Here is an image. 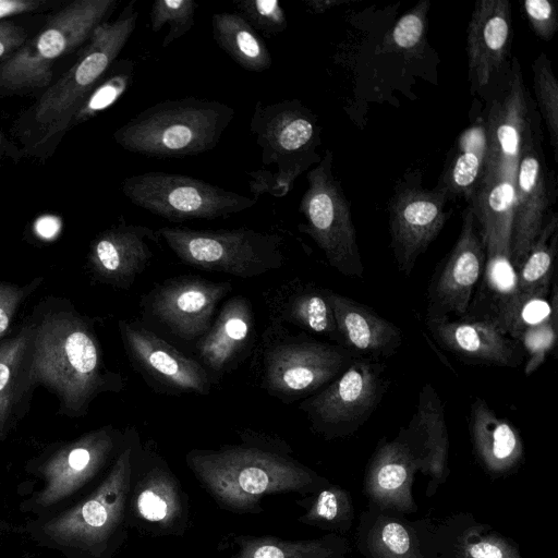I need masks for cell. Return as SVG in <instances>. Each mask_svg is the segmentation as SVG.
<instances>
[{"label": "cell", "instance_id": "3957f363", "mask_svg": "<svg viewBox=\"0 0 558 558\" xmlns=\"http://www.w3.org/2000/svg\"><path fill=\"white\" fill-rule=\"evenodd\" d=\"M186 461L215 499L235 511H251L265 495L301 492L312 483L310 470L295 460L255 446L193 450Z\"/></svg>", "mask_w": 558, "mask_h": 558}, {"label": "cell", "instance_id": "f35d334b", "mask_svg": "<svg viewBox=\"0 0 558 558\" xmlns=\"http://www.w3.org/2000/svg\"><path fill=\"white\" fill-rule=\"evenodd\" d=\"M234 4L239 14L264 36H277L288 26L284 9L277 0H239Z\"/></svg>", "mask_w": 558, "mask_h": 558}, {"label": "cell", "instance_id": "8d00e7d4", "mask_svg": "<svg viewBox=\"0 0 558 558\" xmlns=\"http://www.w3.org/2000/svg\"><path fill=\"white\" fill-rule=\"evenodd\" d=\"M197 7L194 0H157L153 3L149 12L150 29L157 33L168 26L162 48L169 47L192 29Z\"/></svg>", "mask_w": 558, "mask_h": 558}, {"label": "cell", "instance_id": "83f0119b", "mask_svg": "<svg viewBox=\"0 0 558 558\" xmlns=\"http://www.w3.org/2000/svg\"><path fill=\"white\" fill-rule=\"evenodd\" d=\"M34 325L0 342V432L11 422L17 404L32 387L29 367Z\"/></svg>", "mask_w": 558, "mask_h": 558}, {"label": "cell", "instance_id": "2e32d148", "mask_svg": "<svg viewBox=\"0 0 558 558\" xmlns=\"http://www.w3.org/2000/svg\"><path fill=\"white\" fill-rule=\"evenodd\" d=\"M517 59L513 60L506 89L490 106L485 120L487 159L485 173L515 177L520 155L538 128ZM484 173V174H485Z\"/></svg>", "mask_w": 558, "mask_h": 558}, {"label": "cell", "instance_id": "e0dca14e", "mask_svg": "<svg viewBox=\"0 0 558 558\" xmlns=\"http://www.w3.org/2000/svg\"><path fill=\"white\" fill-rule=\"evenodd\" d=\"M550 202L542 134L537 128L525 143L515 170L510 243L512 267L519 268L530 252L550 214Z\"/></svg>", "mask_w": 558, "mask_h": 558}, {"label": "cell", "instance_id": "8fae6325", "mask_svg": "<svg viewBox=\"0 0 558 558\" xmlns=\"http://www.w3.org/2000/svg\"><path fill=\"white\" fill-rule=\"evenodd\" d=\"M351 362L349 350L339 344L289 337L265 351L263 387L270 396L291 402L328 385Z\"/></svg>", "mask_w": 558, "mask_h": 558}, {"label": "cell", "instance_id": "74e56055", "mask_svg": "<svg viewBox=\"0 0 558 558\" xmlns=\"http://www.w3.org/2000/svg\"><path fill=\"white\" fill-rule=\"evenodd\" d=\"M549 306V315L529 326L519 338L529 354L524 368L526 375L536 371L557 341L558 292L556 282L553 284Z\"/></svg>", "mask_w": 558, "mask_h": 558}, {"label": "cell", "instance_id": "ab89813d", "mask_svg": "<svg viewBox=\"0 0 558 558\" xmlns=\"http://www.w3.org/2000/svg\"><path fill=\"white\" fill-rule=\"evenodd\" d=\"M429 1L424 0L403 14L392 28L391 45L400 50H413L424 40Z\"/></svg>", "mask_w": 558, "mask_h": 558}, {"label": "cell", "instance_id": "5bb4252c", "mask_svg": "<svg viewBox=\"0 0 558 558\" xmlns=\"http://www.w3.org/2000/svg\"><path fill=\"white\" fill-rule=\"evenodd\" d=\"M131 448H125L98 489L82 504L50 521L45 531L60 543L94 546L120 522L131 482Z\"/></svg>", "mask_w": 558, "mask_h": 558}, {"label": "cell", "instance_id": "277c9868", "mask_svg": "<svg viewBox=\"0 0 558 558\" xmlns=\"http://www.w3.org/2000/svg\"><path fill=\"white\" fill-rule=\"evenodd\" d=\"M250 132L262 150L263 166H275L276 172L258 170L250 173V189L258 197L268 193L286 196L295 180L322 157L320 128L316 116L299 99L272 104L257 101L250 121Z\"/></svg>", "mask_w": 558, "mask_h": 558}, {"label": "cell", "instance_id": "ba28073f", "mask_svg": "<svg viewBox=\"0 0 558 558\" xmlns=\"http://www.w3.org/2000/svg\"><path fill=\"white\" fill-rule=\"evenodd\" d=\"M332 165V151L327 149L320 161L307 171V189L299 205L305 222L298 229L316 243L338 272L361 277L364 267L350 203L333 174Z\"/></svg>", "mask_w": 558, "mask_h": 558}, {"label": "cell", "instance_id": "d6986e66", "mask_svg": "<svg viewBox=\"0 0 558 558\" xmlns=\"http://www.w3.org/2000/svg\"><path fill=\"white\" fill-rule=\"evenodd\" d=\"M157 230L142 225H118L96 236L88 263L94 275L118 288H130L153 257L149 242L158 241Z\"/></svg>", "mask_w": 558, "mask_h": 558}, {"label": "cell", "instance_id": "60d3db41", "mask_svg": "<svg viewBox=\"0 0 558 558\" xmlns=\"http://www.w3.org/2000/svg\"><path fill=\"white\" fill-rule=\"evenodd\" d=\"M524 14L534 31L542 39L550 40L558 28V16L555 4L549 0H525Z\"/></svg>", "mask_w": 558, "mask_h": 558}, {"label": "cell", "instance_id": "f546056e", "mask_svg": "<svg viewBox=\"0 0 558 558\" xmlns=\"http://www.w3.org/2000/svg\"><path fill=\"white\" fill-rule=\"evenodd\" d=\"M558 217L550 213L526 257L518 268L514 287L518 293L545 299L551 283L557 252Z\"/></svg>", "mask_w": 558, "mask_h": 558}, {"label": "cell", "instance_id": "c3c4849f", "mask_svg": "<svg viewBox=\"0 0 558 558\" xmlns=\"http://www.w3.org/2000/svg\"><path fill=\"white\" fill-rule=\"evenodd\" d=\"M337 0H310L306 1L307 7L315 13H323L333 5L339 4Z\"/></svg>", "mask_w": 558, "mask_h": 558}, {"label": "cell", "instance_id": "9c48e42d", "mask_svg": "<svg viewBox=\"0 0 558 558\" xmlns=\"http://www.w3.org/2000/svg\"><path fill=\"white\" fill-rule=\"evenodd\" d=\"M124 196L137 207L167 220H213L252 208L256 197H247L181 173L149 171L126 178Z\"/></svg>", "mask_w": 558, "mask_h": 558}, {"label": "cell", "instance_id": "d4e9b609", "mask_svg": "<svg viewBox=\"0 0 558 558\" xmlns=\"http://www.w3.org/2000/svg\"><path fill=\"white\" fill-rule=\"evenodd\" d=\"M469 205L480 225L486 257L510 258L514 177L485 173Z\"/></svg>", "mask_w": 558, "mask_h": 558}, {"label": "cell", "instance_id": "52a82bcc", "mask_svg": "<svg viewBox=\"0 0 558 558\" xmlns=\"http://www.w3.org/2000/svg\"><path fill=\"white\" fill-rule=\"evenodd\" d=\"M157 232L182 263L202 270L246 279L278 269L284 260L282 240L274 233L182 227H161Z\"/></svg>", "mask_w": 558, "mask_h": 558}, {"label": "cell", "instance_id": "7402d4cb", "mask_svg": "<svg viewBox=\"0 0 558 558\" xmlns=\"http://www.w3.org/2000/svg\"><path fill=\"white\" fill-rule=\"evenodd\" d=\"M427 327L445 348L462 357L509 367L522 359L520 348L489 318L450 320L429 313Z\"/></svg>", "mask_w": 558, "mask_h": 558}, {"label": "cell", "instance_id": "e575fe53", "mask_svg": "<svg viewBox=\"0 0 558 558\" xmlns=\"http://www.w3.org/2000/svg\"><path fill=\"white\" fill-rule=\"evenodd\" d=\"M532 70L536 102L549 134L555 160L558 161V81L544 52L537 54Z\"/></svg>", "mask_w": 558, "mask_h": 558}, {"label": "cell", "instance_id": "7a4b0ae2", "mask_svg": "<svg viewBox=\"0 0 558 558\" xmlns=\"http://www.w3.org/2000/svg\"><path fill=\"white\" fill-rule=\"evenodd\" d=\"M233 117V108L218 100L167 99L130 119L113 138L123 149L149 158L192 157L214 149Z\"/></svg>", "mask_w": 558, "mask_h": 558}, {"label": "cell", "instance_id": "7bdbcfd3", "mask_svg": "<svg viewBox=\"0 0 558 558\" xmlns=\"http://www.w3.org/2000/svg\"><path fill=\"white\" fill-rule=\"evenodd\" d=\"M342 496L336 489L323 490L313 507L306 514L310 522L324 521L332 522L339 518L342 511Z\"/></svg>", "mask_w": 558, "mask_h": 558}, {"label": "cell", "instance_id": "9a60e30c", "mask_svg": "<svg viewBox=\"0 0 558 558\" xmlns=\"http://www.w3.org/2000/svg\"><path fill=\"white\" fill-rule=\"evenodd\" d=\"M231 290L228 281L175 277L151 290L143 300L144 308L174 336L199 339L211 326L217 305Z\"/></svg>", "mask_w": 558, "mask_h": 558}, {"label": "cell", "instance_id": "d6a6232c", "mask_svg": "<svg viewBox=\"0 0 558 558\" xmlns=\"http://www.w3.org/2000/svg\"><path fill=\"white\" fill-rule=\"evenodd\" d=\"M138 514L153 523L169 525L181 512L177 482L162 469L150 471L140 483L136 496Z\"/></svg>", "mask_w": 558, "mask_h": 558}, {"label": "cell", "instance_id": "f1b7e54d", "mask_svg": "<svg viewBox=\"0 0 558 558\" xmlns=\"http://www.w3.org/2000/svg\"><path fill=\"white\" fill-rule=\"evenodd\" d=\"M211 29L219 48L244 70L259 73L271 68L272 58L266 44L239 13H215Z\"/></svg>", "mask_w": 558, "mask_h": 558}, {"label": "cell", "instance_id": "4316f807", "mask_svg": "<svg viewBox=\"0 0 558 558\" xmlns=\"http://www.w3.org/2000/svg\"><path fill=\"white\" fill-rule=\"evenodd\" d=\"M470 430L475 449L485 463L494 469L512 465L522 454L517 429L477 398L471 407Z\"/></svg>", "mask_w": 558, "mask_h": 558}, {"label": "cell", "instance_id": "ee69618b", "mask_svg": "<svg viewBox=\"0 0 558 558\" xmlns=\"http://www.w3.org/2000/svg\"><path fill=\"white\" fill-rule=\"evenodd\" d=\"M25 31L10 21H0V59L14 53L27 40Z\"/></svg>", "mask_w": 558, "mask_h": 558}, {"label": "cell", "instance_id": "836d02e7", "mask_svg": "<svg viewBox=\"0 0 558 558\" xmlns=\"http://www.w3.org/2000/svg\"><path fill=\"white\" fill-rule=\"evenodd\" d=\"M239 550L235 558H333V548L329 541L292 542L264 536L238 537Z\"/></svg>", "mask_w": 558, "mask_h": 558}, {"label": "cell", "instance_id": "44dd1931", "mask_svg": "<svg viewBox=\"0 0 558 558\" xmlns=\"http://www.w3.org/2000/svg\"><path fill=\"white\" fill-rule=\"evenodd\" d=\"M111 426L88 433L56 452L45 464L46 487L38 496L41 506L53 504L88 481L114 449Z\"/></svg>", "mask_w": 558, "mask_h": 558}, {"label": "cell", "instance_id": "bcb514c9", "mask_svg": "<svg viewBox=\"0 0 558 558\" xmlns=\"http://www.w3.org/2000/svg\"><path fill=\"white\" fill-rule=\"evenodd\" d=\"M45 4L39 0H0V21L4 17L38 10Z\"/></svg>", "mask_w": 558, "mask_h": 558}, {"label": "cell", "instance_id": "30bf717a", "mask_svg": "<svg viewBox=\"0 0 558 558\" xmlns=\"http://www.w3.org/2000/svg\"><path fill=\"white\" fill-rule=\"evenodd\" d=\"M385 365L377 359H353L347 368L300 403L315 430L326 436L348 434L373 413L386 389Z\"/></svg>", "mask_w": 558, "mask_h": 558}, {"label": "cell", "instance_id": "ffe728a7", "mask_svg": "<svg viewBox=\"0 0 558 558\" xmlns=\"http://www.w3.org/2000/svg\"><path fill=\"white\" fill-rule=\"evenodd\" d=\"M511 5L508 0L476 1L468 26L469 76L476 89L489 84L509 51Z\"/></svg>", "mask_w": 558, "mask_h": 558}, {"label": "cell", "instance_id": "b9f144b4", "mask_svg": "<svg viewBox=\"0 0 558 558\" xmlns=\"http://www.w3.org/2000/svg\"><path fill=\"white\" fill-rule=\"evenodd\" d=\"M29 287H17L0 282V339L8 332L12 319L23 300L31 292Z\"/></svg>", "mask_w": 558, "mask_h": 558}, {"label": "cell", "instance_id": "8992f818", "mask_svg": "<svg viewBox=\"0 0 558 558\" xmlns=\"http://www.w3.org/2000/svg\"><path fill=\"white\" fill-rule=\"evenodd\" d=\"M117 4V0H75L59 10L35 37L3 62L0 87L9 90L46 87L51 82L53 62L86 44Z\"/></svg>", "mask_w": 558, "mask_h": 558}, {"label": "cell", "instance_id": "f6af8a7d", "mask_svg": "<svg viewBox=\"0 0 558 558\" xmlns=\"http://www.w3.org/2000/svg\"><path fill=\"white\" fill-rule=\"evenodd\" d=\"M381 538L386 547L397 555L404 554L410 547L407 530L397 522H389L383 527Z\"/></svg>", "mask_w": 558, "mask_h": 558}, {"label": "cell", "instance_id": "484cf974", "mask_svg": "<svg viewBox=\"0 0 558 558\" xmlns=\"http://www.w3.org/2000/svg\"><path fill=\"white\" fill-rule=\"evenodd\" d=\"M486 159V125L480 119L459 135L437 187L448 199L463 197L470 203L483 180Z\"/></svg>", "mask_w": 558, "mask_h": 558}, {"label": "cell", "instance_id": "4dcf8cb0", "mask_svg": "<svg viewBox=\"0 0 558 558\" xmlns=\"http://www.w3.org/2000/svg\"><path fill=\"white\" fill-rule=\"evenodd\" d=\"M408 429L421 438L424 463L441 468L447 451V427L442 403L430 384L422 388L416 413Z\"/></svg>", "mask_w": 558, "mask_h": 558}, {"label": "cell", "instance_id": "5b68a950", "mask_svg": "<svg viewBox=\"0 0 558 558\" xmlns=\"http://www.w3.org/2000/svg\"><path fill=\"white\" fill-rule=\"evenodd\" d=\"M138 11L131 1L111 22L93 32L76 62L35 104L31 119L40 143L65 131L90 90L106 75L136 28Z\"/></svg>", "mask_w": 558, "mask_h": 558}, {"label": "cell", "instance_id": "cb8c5ba5", "mask_svg": "<svg viewBox=\"0 0 558 558\" xmlns=\"http://www.w3.org/2000/svg\"><path fill=\"white\" fill-rule=\"evenodd\" d=\"M254 317L250 300L229 299L209 329L197 341L201 364L211 373L231 368L252 343Z\"/></svg>", "mask_w": 558, "mask_h": 558}, {"label": "cell", "instance_id": "ac0fdd59", "mask_svg": "<svg viewBox=\"0 0 558 558\" xmlns=\"http://www.w3.org/2000/svg\"><path fill=\"white\" fill-rule=\"evenodd\" d=\"M485 257V246L469 205L463 213L458 240L432 289L433 307L429 313L464 314L482 275Z\"/></svg>", "mask_w": 558, "mask_h": 558}, {"label": "cell", "instance_id": "7c38bea8", "mask_svg": "<svg viewBox=\"0 0 558 558\" xmlns=\"http://www.w3.org/2000/svg\"><path fill=\"white\" fill-rule=\"evenodd\" d=\"M448 197L421 185V174H407L388 203L391 247L400 271L410 275L417 257L436 239L450 216Z\"/></svg>", "mask_w": 558, "mask_h": 558}, {"label": "cell", "instance_id": "7dc6e473", "mask_svg": "<svg viewBox=\"0 0 558 558\" xmlns=\"http://www.w3.org/2000/svg\"><path fill=\"white\" fill-rule=\"evenodd\" d=\"M472 558H504L502 550L489 542H481L469 548Z\"/></svg>", "mask_w": 558, "mask_h": 558}, {"label": "cell", "instance_id": "603a6c76", "mask_svg": "<svg viewBox=\"0 0 558 558\" xmlns=\"http://www.w3.org/2000/svg\"><path fill=\"white\" fill-rule=\"evenodd\" d=\"M340 345L349 351L377 359L399 348L402 333L398 326L371 307L328 289Z\"/></svg>", "mask_w": 558, "mask_h": 558}, {"label": "cell", "instance_id": "4fadbf2b", "mask_svg": "<svg viewBox=\"0 0 558 558\" xmlns=\"http://www.w3.org/2000/svg\"><path fill=\"white\" fill-rule=\"evenodd\" d=\"M119 329L132 365L153 387L171 395L209 393L210 376L199 362L138 323L120 320Z\"/></svg>", "mask_w": 558, "mask_h": 558}, {"label": "cell", "instance_id": "6da1fadb", "mask_svg": "<svg viewBox=\"0 0 558 558\" xmlns=\"http://www.w3.org/2000/svg\"><path fill=\"white\" fill-rule=\"evenodd\" d=\"M29 380L52 390L65 412L76 416L100 392L123 386L121 376L105 367L92 326L70 311L48 313L34 325Z\"/></svg>", "mask_w": 558, "mask_h": 558}, {"label": "cell", "instance_id": "d590c367", "mask_svg": "<svg viewBox=\"0 0 558 558\" xmlns=\"http://www.w3.org/2000/svg\"><path fill=\"white\" fill-rule=\"evenodd\" d=\"M110 70L111 72L102 77L87 95L74 117V122L85 121L107 109L132 85L134 77V62L132 60H121Z\"/></svg>", "mask_w": 558, "mask_h": 558}, {"label": "cell", "instance_id": "1f68e13d", "mask_svg": "<svg viewBox=\"0 0 558 558\" xmlns=\"http://www.w3.org/2000/svg\"><path fill=\"white\" fill-rule=\"evenodd\" d=\"M280 313L284 322L307 331L327 336L340 345L328 289L303 287L287 298Z\"/></svg>", "mask_w": 558, "mask_h": 558}]
</instances>
